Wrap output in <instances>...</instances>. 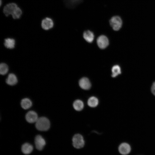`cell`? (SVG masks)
I'll use <instances>...</instances> for the list:
<instances>
[{
    "instance_id": "6da1fadb",
    "label": "cell",
    "mask_w": 155,
    "mask_h": 155,
    "mask_svg": "<svg viewBox=\"0 0 155 155\" xmlns=\"http://www.w3.org/2000/svg\"><path fill=\"white\" fill-rule=\"evenodd\" d=\"M50 122L49 120L44 117L38 118L35 123V127L37 129L44 131L48 130L50 128Z\"/></svg>"
},
{
    "instance_id": "30bf717a",
    "label": "cell",
    "mask_w": 155,
    "mask_h": 155,
    "mask_svg": "<svg viewBox=\"0 0 155 155\" xmlns=\"http://www.w3.org/2000/svg\"><path fill=\"white\" fill-rule=\"evenodd\" d=\"M79 86L84 90H89L91 88V84L89 80L87 78L84 77L81 78L79 82Z\"/></svg>"
},
{
    "instance_id": "7c38bea8",
    "label": "cell",
    "mask_w": 155,
    "mask_h": 155,
    "mask_svg": "<svg viewBox=\"0 0 155 155\" xmlns=\"http://www.w3.org/2000/svg\"><path fill=\"white\" fill-rule=\"evenodd\" d=\"M33 149V146L30 144L26 143L23 144L21 147V150L23 153L28 155L30 154Z\"/></svg>"
},
{
    "instance_id": "5bb4252c",
    "label": "cell",
    "mask_w": 155,
    "mask_h": 155,
    "mask_svg": "<svg viewBox=\"0 0 155 155\" xmlns=\"http://www.w3.org/2000/svg\"><path fill=\"white\" fill-rule=\"evenodd\" d=\"M32 104L31 100L28 98H24L21 101V106L24 109H27L30 108L32 106Z\"/></svg>"
},
{
    "instance_id": "4fadbf2b",
    "label": "cell",
    "mask_w": 155,
    "mask_h": 155,
    "mask_svg": "<svg viewBox=\"0 0 155 155\" xmlns=\"http://www.w3.org/2000/svg\"><path fill=\"white\" fill-rule=\"evenodd\" d=\"M7 84L11 86L16 85L18 82V79L16 76L14 74L11 73L9 74L6 80Z\"/></svg>"
},
{
    "instance_id": "ac0fdd59",
    "label": "cell",
    "mask_w": 155,
    "mask_h": 155,
    "mask_svg": "<svg viewBox=\"0 0 155 155\" xmlns=\"http://www.w3.org/2000/svg\"><path fill=\"white\" fill-rule=\"evenodd\" d=\"M112 74L111 76L115 78L121 74V70L120 67L118 65H115L113 66L112 68Z\"/></svg>"
},
{
    "instance_id": "8fae6325",
    "label": "cell",
    "mask_w": 155,
    "mask_h": 155,
    "mask_svg": "<svg viewBox=\"0 0 155 155\" xmlns=\"http://www.w3.org/2000/svg\"><path fill=\"white\" fill-rule=\"evenodd\" d=\"M83 36L85 40L89 43L92 42L94 39V34L93 32L90 30L84 31Z\"/></svg>"
},
{
    "instance_id": "9c48e42d",
    "label": "cell",
    "mask_w": 155,
    "mask_h": 155,
    "mask_svg": "<svg viewBox=\"0 0 155 155\" xmlns=\"http://www.w3.org/2000/svg\"><path fill=\"white\" fill-rule=\"evenodd\" d=\"M131 148L130 146L127 143H123L120 145L118 148L119 153L122 155H126L130 152Z\"/></svg>"
},
{
    "instance_id": "7402d4cb",
    "label": "cell",
    "mask_w": 155,
    "mask_h": 155,
    "mask_svg": "<svg viewBox=\"0 0 155 155\" xmlns=\"http://www.w3.org/2000/svg\"><path fill=\"white\" fill-rule=\"evenodd\" d=\"M2 3V0H0V5L1 6V3Z\"/></svg>"
},
{
    "instance_id": "44dd1931",
    "label": "cell",
    "mask_w": 155,
    "mask_h": 155,
    "mask_svg": "<svg viewBox=\"0 0 155 155\" xmlns=\"http://www.w3.org/2000/svg\"><path fill=\"white\" fill-rule=\"evenodd\" d=\"M151 90L152 94L155 96V82L153 83L152 85Z\"/></svg>"
},
{
    "instance_id": "2e32d148",
    "label": "cell",
    "mask_w": 155,
    "mask_h": 155,
    "mask_svg": "<svg viewBox=\"0 0 155 155\" xmlns=\"http://www.w3.org/2000/svg\"><path fill=\"white\" fill-rule=\"evenodd\" d=\"M15 41L12 38H7L5 40L4 44L5 47L9 49H13L15 46Z\"/></svg>"
},
{
    "instance_id": "ffe728a7",
    "label": "cell",
    "mask_w": 155,
    "mask_h": 155,
    "mask_svg": "<svg viewBox=\"0 0 155 155\" xmlns=\"http://www.w3.org/2000/svg\"><path fill=\"white\" fill-rule=\"evenodd\" d=\"M8 71V67L5 63H2L0 65V73L2 75L6 74Z\"/></svg>"
},
{
    "instance_id": "e0dca14e",
    "label": "cell",
    "mask_w": 155,
    "mask_h": 155,
    "mask_svg": "<svg viewBox=\"0 0 155 155\" xmlns=\"http://www.w3.org/2000/svg\"><path fill=\"white\" fill-rule=\"evenodd\" d=\"M88 105L91 107H95L98 104V98L95 96L90 97L88 100Z\"/></svg>"
},
{
    "instance_id": "5b68a950",
    "label": "cell",
    "mask_w": 155,
    "mask_h": 155,
    "mask_svg": "<svg viewBox=\"0 0 155 155\" xmlns=\"http://www.w3.org/2000/svg\"><path fill=\"white\" fill-rule=\"evenodd\" d=\"M54 23L53 20L51 18L46 17L42 20L41 23L42 28L45 30H49L53 27Z\"/></svg>"
},
{
    "instance_id": "d6986e66",
    "label": "cell",
    "mask_w": 155,
    "mask_h": 155,
    "mask_svg": "<svg viewBox=\"0 0 155 155\" xmlns=\"http://www.w3.org/2000/svg\"><path fill=\"white\" fill-rule=\"evenodd\" d=\"M22 14V11L21 9L18 7L11 15L14 19L20 18Z\"/></svg>"
},
{
    "instance_id": "7a4b0ae2",
    "label": "cell",
    "mask_w": 155,
    "mask_h": 155,
    "mask_svg": "<svg viewBox=\"0 0 155 155\" xmlns=\"http://www.w3.org/2000/svg\"><path fill=\"white\" fill-rule=\"evenodd\" d=\"M109 24L113 30L118 31L121 28L123 21L121 17L118 15L112 17L109 21Z\"/></svg>"
},
{
    "instance_id": "52a82bcc",
    "label": "cell",
    "mask_w": 155,
    "mask_h": 155,
    "mask_svg": "<svg viewBox=\"0 0 155 155\" xmlns=\"http://www.w3.org/2000/svg\"><path fill=\"white\" fill-rule=\"evenodd\" d=\"M97 43L98 47L101 49L106 48L109 44V41L105 35L99 36L97 39Z\"/></svg>"
},
{
    "instance_id": "ba28073f",
    "label": "cell",
    "mask_w": 155,
    "mask_h": 155,
    "mask_svg": "<svg viewBox=\"0 0 155 155\" xmlns=\"http://www.w3.org/2000/svg\"><path fill=\"white\" fill-rule=\"evenodd\" d=\"M25 118L27 121L30 123H36L38 118L37 113L32 111L27 112Z\"/></svg>"
},
{
    "instance_id": "277c9868",
    "label": "cell",
    "mask_w": 155,
    "mask_h": 155,
    "mask_svg": "<svg viewBox=\"0 0 155 155\" xmlns=\"http://www.w3.org/2000/svg\"><path fill=\"white\" fill-rule=\"evenodd\" d=\"M18 7L15 3H10L4 6L3 9V13L6 16L11 15L15 10Z\"/></svg>"
},
{
    "instance_id": "9a60e30c",
    "label": "cell",
    "mask_w": 155,
    "mask_h": 155,
    "mask_svg": "<svg viewBox=\"0 0 155 155\" xmlns=\"http://www.w3.org/2000/svg\"><path fill=\"white\" fill-rule=\"evenodd\" d=\"M73 106L75 110L80 111L82 110L84 108V103L82 100H77L74 102Z\"/></svg>"
},
{
    "instance_id": "3957f363",
    "label": "cell",
    "mask_w": 155,
    "mask_h": 155,
    "mask_svg": "<svg viewBox=\"0 0 155 155\" xmlns=\"http://www.w3.org/2000/svg\"><path fill=\"white\" fill-rule=\"evenodd\" d=\"M72 145L76 149H79L84 147L85 141L83 136L80 134L74 135L72 139Z\"/></svg>"
},
{
    "instance_id": "8992f818",
    "label": "cell",
    "mask_w": 155,
    "mask_h": 155,
    "mask_svg": "<svg viewBox=\"0 0 155 155\" xmlns=\"http://www.w3.org/2000/svg\"><path fill=\"white\" fill-rule=\"evenodd\" d=\"M34 143L35 147L38 150H42L46 145L44 139L40 135H37L35 138Z\"/></svg>"
}]
</instances>
